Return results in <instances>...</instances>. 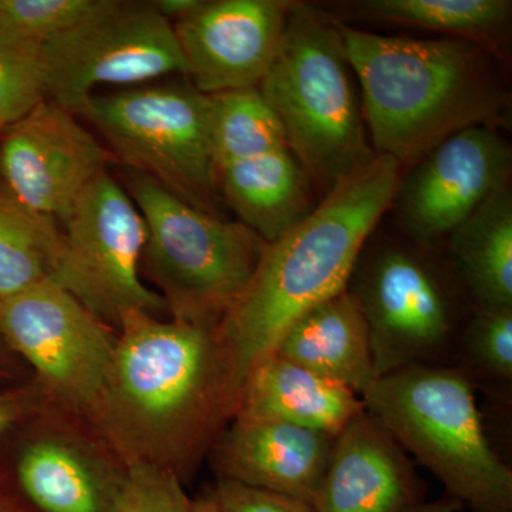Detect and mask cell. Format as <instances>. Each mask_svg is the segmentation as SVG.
Returning <instances> with one entry per match:
<instances>
[{
	"mask_svg": "<svg viewBox=\"0 0 512 512\" xmlns=\"http://www.w3.org/2000/svg\"><path fill=\"white\" fill-rule=\"evenodd\" d=\"M47 100L79 114L103 84L134 86L188 77L173 23L151 2L97 0L96 8L43 45Z\"/></svg>",
	"mask_w": 512,
	"mask_h": 512,
	"instance_id": "10",
	"label": "cell"
},
{
	"mask_svg": "<svg viewBox=\"0 0 512 512\" xmlns=\"http://www.w3.org/2000/svg\"><path fill=\"white\" fill-rule=\"evenodd\" d=\"M49 399L39 384L0 393V440Z\"/></svg>",
	"mask_w": 512,
	"mask_h": 512,
	"instance_id": "30",
	"label": "cell"
},
{
	"mask_svg": "<svg viewBox=\"0 0 512 512\" xmlns=\"http://www.w3.org/2000/svg\"><path fill=\"white\" fill-rule=\"evenodd\" d=\"M463 508L464 505L456 498L444 494L443 497L437 498V500L423 501V503L417 504L416 507L407 512H460Z\"/></svg>",
	"mask_w": 512,
	"mask_h": 512,
	"instance_id": "32",
	"label": "cell"
},
{
	"mask_svg": "<svg viewBox=\"0 0 512 512\" xmlns=\"http://www.w3.org/2000/svg\"><path fill=\"white\" fill-rule=\"evenodd\" d=\"M293 2H202L173 23L190 83L202 94L258 87L278 52Z\"/></svg>",
	"mask_w": 512,
	"mask_h": 512,
	"instance_id": "15",
	"label": "cell"
},
{
	"mask_svg": "<svg viewBox=\"0 0 512 512\" xmlns=\"http://www.w3.org/2000/svg\"><path fill=\"white\" fill-rule=\"evenodd\" d=\"M43 45L0 33V120L6 126L47 100Z\"/></svg>",
	"mask_w": 512,
	"mask_h": 512,
	"instance_id": "26",
	"label": "cell"
},
{
	"mask_svg": "<svg viewBox=\"0 0 512 512\" xmlns=\"http://www.w3.org/2000/svg\"><path fill=\"white\" fill-rule=\"evenodd\" d=\"M274 353L360 397L377 380L369 328L348 289L296 320Z\"/></svg>",
	"mask_w": 512,
	"mask_h": 512,
	"instance_id": "19",
	"label": "cell"
},
{
	"mask_svg": "<svg viewBox=\"0 0 512 512\" xmlns=\"http://www.w3.org/2000/svg\"><path fill=\"white\" fill-rule=\"evenodd\" d=\"M453 367L476 390L511 400L512 308H470Z\"/></svg>",
	"mask_w": 512,
	"mask_h": 512,
	"instance_id": "25",
	"label": "cell"
},
{
	"mask_svg": "<svg viewBox=\"0 0 512 512\" xmlns=\"http://www.w3.org/2000/svg\"><path fill=\"white\" fill-rule=\"evenodd\" d=\"M5 127H6V124H5V123H3V121H2V120H0V134H2V133H3V130H5Z\"/></svg>",
	"mask_w": 512,
	"mask_h": 512,
	"instance_id": "35",
	"label": "cell"
},
{
	"mask_svg": "<svg viewBox=\"0 0 512 512\" xmlns=\"http://www.w3.org/2000/svg\"><path fill=\"white\" fill-rule=\"evenodd\" d=\"M207 96L215 167L288 148L281 124L258 87Z\"/></svg>",
	"mask_w": 512,
	"mask_h": 512,
	"instance_id": "23",
	"label": "cell"
},
{
	"mask_svg": "<svg viewBox=\"0 0 512 512\" xmlns=\"http://www.w3.org/2000/svg\"><path fill=\"white\" fill-rule=\"evenodd\" d=\"M356 8L387 22L478 42L507 28L510 0H363Z\"/></svg>",
	"mask_w": 512,
	"mask_h": 512,
	"instance_id": "24",
	"label": "cell"
},
{
	"mask_svg": "<svg viewBox=\"0 0 512 512\" xmlns=\"http://www.w3.org/2000/svg\"><path fill=\"white\" fill-rule=\"evenodd\" d=\"M335 440L330 434L292 424L235 417L207 458L218 478L311 504Z\"/></svg>",
	"mask_w": 512,
	"mask_h": 512,
	"instance_id": "17",
	"label": "cell"
},
{
	"mask_svg": "<svg viewBox=\"0 0 512 512\" xmlns=\"http://www.w3.org/2000/svg\"><path fill=\"white\" fill-rule=\"evenodd\" d=\"M147 227L143 265L174 320L217 330L248 288L266 242L136 173L127 180Z\"/></svg>",
	"mask_w": 512,
	"mask_h": 512,
	"instance_id": "6",
	"label": "cell"
},
{
	"mask_svg": "<svg viewBox=\"0 0 512 512\" xmlns=\"http://www.w3.org/2000/svg\"><path fill=\"white\" fill-rule=\"evenodd\" d=\"M363 412L365 403L353 390L274 353L245 377L234 419L278 421L338 437Z\"/></svg>",
	"mask_w": 512,
	"mask_h": 512,
	"instance_id": "18",
	"label": "cell"
},
{
	"mask_svg": "<svg viewBox=\"0 0 512 512\" xmlns=\"http://www.w3.org/2000/svg\"><path fill=\"white\" fill-rule=\"evenodd\" d=\"M0 336L53 403L92 426L116 353L110 325L45 279L0 302Z\"/></svg>",
	"mask_w": 512,
	"mask_h": 512,
	"instance_id": "11",
	"label": "cell"
},
{
	"mask_svg": "<svg viewBox=\"0 0 512 512\" xmlns=\"http://www.w3.org/2000/svg\"><path fill=\"white\" fill-rule=\"evenodd\" d=\"M218 190L266 244L311 214V178L288 148L217 168Z\"/></svg>",
	"mask_w": 512,
	"mask_h": 512,
	"instance_id": "20",
	"label": "cell"
},
{
	"mask_svg": "<svg viewBox=\"0 0 512 512\" xmlns=\"http://www.w3.org/2000/svg\"><path fill=\"white\" fill-rule=\"evenodd\" d=\"M335 25L359 80L376 156L419 161L448 137L488 126L507 106L494 63L477 42L376 35L336 18Z\"/></svg>",
	"mask_w": 512,
	"mask_h": 512,
	"instance_id": "3",
	"label": "cell"
},
{
	"mask_svg": "<svg viewBox=\"0 0 512 512\" xmlns=\"http://www.w3.org/2000/svg\"><path fill=\"white\" fill-rule=\"evenodd\" d=\"M0 512H8V510H6L5 503H3L2 495H0Z\"/></svg>",
	"mask_w": 512,
	"mask_h": 512,
	"instance_id": "34",
	"label": "cell"
},
{
	"mask_svg": "<svg viewBox=\"0 0 512 512\" xmlns=\"http://www.w3.org/2000/svg\"><path fill=\"white\" fill-rule=\"evenodd\" d=\"M59 222L23 207L0 185V302L50 278Z\"/></svg>",
	"mask_w": 512,
	"mask_h": 512,
	"instance_id": "22",
	"label": "cell"
},
{
	"mask_svg": "<svg viewBox=\"0 0 512 512\" xmlns=\"http://www.w3.org/2000/svg\"><path fill=\"white\" fill-rule=\"evenodd\" d=\"M400 165L376 156L326 192L295 228L266 245L248 288L217 329L238 397L245 377L274 355L306 312L348 289L357 259L393 205Z\"/></svg>",
	"mask_w": 512,
	"mask_h": 512,
	"instance_id": "2",
	"label": "cell"
},
{
	"mask_svg": "<svg viewBox=\"0 0 512 512\" xmlns=\"http://www.w3.org/2000/svg\"><path fill=\"white\" fill-rule=\"evenodd\" d=\"M511 170V146L501 134L490 126L466 128L400 178L393 204L410 237L431 249L507 185Z\"/></svg>",
	"mask_w": 512,
	"mask_h": 512,
	"instance_id": "14",
	"label": "cell"
},
{
	"mask_svg": "<svg viewBox=\"0 0 512 512\" xmlns=\"http://www.w3.org/2000/svg\"><path fill=\"white\" fill-rule=\"evenodd\" d=\"M204 0H153L157 12L171 23L187 18L202 5Z\"/></svg>",
	"mask_w": 512,
	"mask_h": 512,
	"instance_id": "31",
	"label": "cell"
},
{
	"mask_svg": "<svg viewBox=\"0 0 512 512\" xmlns=\"http://www.w3.org/2000/svg\"><path fill=\"white\" fill-rule=\"evenodd\" d=\"M97 0H0V33L45 43L86 18Z\"/></svg>",
	"mask_w": 512,
	"mask_h": 512,
	"instance_id": "27",
	"label": "cell"
},
{
	"mask_svg": "<svg viewBox=\"0 0 512 512\" xmlns=\"http://www.w3.org/2000/svg\"><path fill=\"white\" fill-rule=\"evenodd\" d=\"M237 404L217 330L131 312L117 326L113 367L92 426L126 466L158 467L185 484Z\"/></svg>",
	"mask_w": 512,
	"mask_h": 512,
	"instance_id": "1",
	"label": "cell"
},
{
	"mask_svg": "<svg viewBox=\"0 0 512 512\" xmlns=\"http://www.w3.org/2000/svg\"><path fill=\"white\" fill-rule=\"evenodd\" d=\"M348 291L369 328L377 379L404 367L454 365L468 313L458 312L453 275L426 255L399 245L363 249Z\"/></svg>",
	"mask_w": 512,
	"mask_h": 512,
	"instance_id": "7",
	"label": "cell"
},
{
	"mask_svg": "<svg viewBox=\"0 0 512 512\" xmlns=\"http://www.w3.org/2000/svg\"><path fill=\"white\" fill-rule=\"evenodd\" d=\"M13 476L33 512H114L127 466L87 421L47 399L25 420Z\"/></svg>",
	"mask_w": 512,
	"mask_h": 512,
	"instance_id": "12",
	"label": "cell"
},
{
	"mask_svg": "<svg viewBox=\"0 0 512 512\" xmlns=\"http://www.w3.org/2000/svg\"><path fill=\"white\" fill-rule=\"evenodd\" d=\"M191 512H218L211 493L201 495V497L192 500Z\"/></svg>",
	"mask_w": 512,
	"mask_h": 512,
	"instance_id": "33",
	"label": "cell"
},
{
	"mask_svg": "<svg viewBox=\"0 0 512 512\" xmlns=\"http://www.w3.org/2000/svg\"><path fill=\"white\" fill-rule=\"evenodd\" d=\"M50 281L110 326L131 312L167 311L141 278L147 227L126 188L106 171L62 221Z\"/></svg>",
	"mask_w": 512,
	"mask_h": 512,
	"instance_id": "9",
	"label": "cell"
},
{
	"mask_svg": "<svg viewBox=\"0 0 512 512\" xmlns=\"http://www.w3.org/2000/svg\"><path fill=\"white\" fill-rule=\"evenodd\" d=\"M476 387L453 366H410L377 379L367 414L473 512H512V470L491 447Z\"/></svg>",
	"mask_w": 512,
	"mask_h": 512,
	"instance_id": "5",
	"label": "cell"
},
{
	"mask_svg": "<svg viewBox=\"0 0 512 512\" xmlns=\"http://www.w3.org/2000/svg\"><path fill=\"white\" fill-rule=\"evenodd\" d=\"M184 483L170 471L131 464L114 512H191Z\"/></svg>",
	"mask_w": 512,
	"mask_h": 512,
	"instance_id": "28",
	"label": "cell"
},
{
	"mask_svg": "<svg viewBox=\"0 0 512 512\" xmlns=\"http://www.w3.org/2000/svg\"><path fill=\"white\" fill-rule=\"evenodd\" d=\"M110 156L76 114L45 100L0 134L3 190L23 207L62 222Z\"/></svg>",
	"mask_w": 512,
	"mask_h": 512,
	"instance_id": "13",
	"label": "cell"
},
{
	"mask_svg": "<svg viewBox=\"0 0 512 512\" xmlns=\"http://www.w3.org/2000/svg\"><path fill=\"white\" fill-rule=\"evenodd\" d=\"M427 487L409 454L363 412L336 437L313 512H407Z\"/></svg>",
	"mask_w": 512,
	"mask_h": 512,
	"instance_id": "16",
	"label": "cell"
},
{
	"mask_svg": "<svg viewBox=\"0 0 512 512\" xmlns=\"http://www.w3.org/2000/svg\"><path fill=\"white\" fill-rule=\"evenodd\" d=\"M448 271L470 308H512V192L491 194L447 237Z\"/></svg>",
	"mask_w": 512,
	"mask_h": 512,
	"instance_id": "21",
	"label": "cell"
},
{
	"mask_svg": "<svg viewBox=\"0 0 512 512\" xmlns=\"http://www.w3.org/2000/svg\"><path fill=\"white\" fill-rule=\"evenodd\" d=\"M353 74L335 18L292 3L258 90L281 124L286 147L326 192L376 157Z\"/></svg>",
	"mask_w": 512,
	"mask_h": 512,
	"instance_id": "4",
	"label": "cell"
},
{
	"mask_svg": "<svg viewBox=\"0 0 512 512\" xmlns=\"http://www.w3.org/2000/svg\"><path fill=\"white\" fill-rule=\"evenodd\" d=\"M100 131L136 173L208 211L218 191L208 96L191 83L134 87L94 96L77 114Z\"/></svg>",
	"mask_w": 512,
	"mask_h": 512,
	"instance_id": "8",
	"label": "cell"
},
{
	"mask_svg": "<svg viewBox=\"0 0 512 512\" xmlns=\"http://www.w3.org/2000/svg\"><path fill=\"white\" fill-rule=\"evenodd\" d=\"M210 493L218 512H313L311 504L298 498L227 478H218Z\"/></svg>",
	"mask_w": 512,
	"mask_h": 512,
	"instance_id": "29",
	"label": "cell"
}]
</instances>
